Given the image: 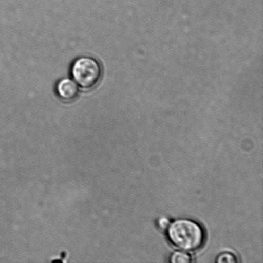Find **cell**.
Wrapping results in <instances>:
<instances>
[{
    "label": "cell",
    "instance_id": "cell-5",
    "mask_svg": "<svg viewBox=\"0 0 263 263\" xmlns=\"http://www.w3.org/2000/svg\"><path fill=\"white\" fill-rule=\"evenodd\" d=\"M216 261L220 263H235L238 261V260H237L236 257L234 254H232L231 252H223V253L219 255Z\"/></svg>",
    "mask_w": 263,
    "mask_h": 263
},
{
    "label": "cell",
    "instance_id": "cell-1",
    "mask_svg": "<svg viewBox=\"0 0 263 263\" xmlns=\"http://www.w3.org/2000/svg\"><path fill=\"white\" fill-rule=\"evenodd\" d=\"M167 230L171 243L183 251H196L202 247L205 240V234L202 227L188 219L175 220L170 223Z\"/></svg>",
    "mask_w": 263,
    "mask_h": 263
},
{
    "label": "cell",
    "instance_id": "cell-3",
    "mask_svg": "<svg viewBox=\"0 0 263 263\" xmlns=\"http://www.w3.org/2000/svg\"><path fill=\"white\" fill-rule=\"evenodd\" d=\"M56 90L58 96L66 101L74 100L79 94L78 85L68 78L61 79L57 84Z\"/></svg>",
    "mask_w": 263,
    "mask_h": 263
},
{
    "label": "cell",
    "instance_id": "cell-4",
    "mask_svg": "<svg viewBox=\"0 0 263 263\" xmlns=\"http://www.w3.org/2000/svg\"><path fill=\"white\" fill-rule=\"evenodd\" d=\"M170 261L173 263H188L192 261V257L186 252L176 251L170 256Z\"/></svg>",
    "mask_w": 263,
    "mask_h": 263
},
{
    "label": "cell",
    "instance_id": "cell-6",
    "mask_svg": "<svg viewBox=\"0 0 263 263\" xmlns=\"http://www.w3.org/2000/svg\"><path fill=\"white\" fill-rule=\"evenodd\" d=\"M170 221L168 218H160L158 221V225L160 228L162 229H167L170 225Z\"/></svg>",
    "mask_w": 263,
    "mask_h": 263
},
{
    "label": "cell",
    "instance_id": "cell-2",
    "mask_svg": "<svg viewBox=\"0 0 263 263\" xmlns=\"http://www.w3.org/2000/svg\"><path fill=\"white\" fill-rule=\"evenodd\" d=\"M71 72L77 84L86 89L96 86L102 76V68L99 62L90 57H81L76 59Z\"/></svg>",
    "mask_w": 263,
    "mask_h": 263
}]
</instances>
